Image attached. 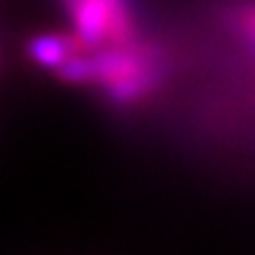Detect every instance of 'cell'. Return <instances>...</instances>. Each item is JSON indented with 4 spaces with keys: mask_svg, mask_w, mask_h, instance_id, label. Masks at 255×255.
Instances as JSON below:
<instances>
[{
    "mask_svg": "<svg viewBox=\"0 0 255 255\" xmlns=\"http://www.w3.org/2000/svg\"><path fill=\"white\" fill-rule=\"evenodd\" d=\"M232 31L248 47V57L255 62V0H241L232 7Z\"/></svg>",
    "mask_w": 255,
    "mask_h": 255,
    "instance_id": "obj_3",
    "label": "cell"
},
{
    "mask_svg": "<svg viewBox=\"0 0 255 255\" xmlns=\"http://www.w3.org/2000/svg\"><path fill=\"white\" fill-rule=\"evenodd\" d=\"M88 47L123 45L142 36L132 0H59Z\"/></svg>",
    "mask_w": 255,
    "mask_h": 255,
    "instance_id": "obj_2",
    "label": "cell"
},
{
    "mask_svg": "<svg viewBox=\"0 0 255 255\" xmlns=\"http://www.w3.org/2000/svg\"><path fill=\"white\" fill-rule=\"evenodd\" d=\"M40 66L62 81L97 90L119 109H135L156 95L170 73V55L154 38L88 47L76 33L40 36L28 47Z\"/></svg>",
    "mask_w": 255,
    "mask_h": 255,
    "instance_id": "obj_1",
    "label": "cell"
}]
</instances>
